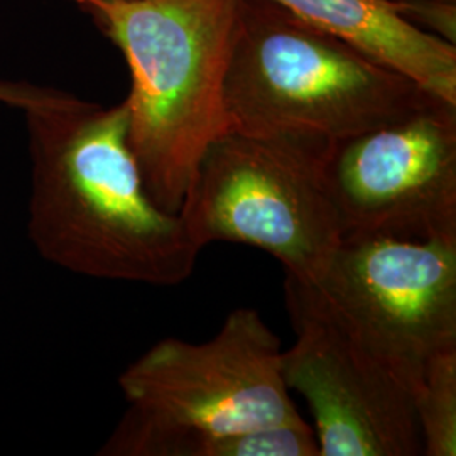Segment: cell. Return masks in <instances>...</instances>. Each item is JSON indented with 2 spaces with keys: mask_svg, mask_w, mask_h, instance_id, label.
I'll list each match as a JSON object with an SVG mask.
<instances>
[{
  "mask_svg": "<svg viewBox=\"0 0 456 456\" xmlns=\"http://www.w3.org/2000/svg\"><path fill=\"white\" fill-rule=\"evenodd\" d=\"M127 403L100 456H200L208 441L299 416L276 333L233 310L203 343L163 338L118 377Z\"/></svg>",
  "mask_w": 456,
  "mask_h": 456,
  "instance_id": "4",
  "label": "cell"
},
{
  "mask_svg": "<svg viewBox=\"0 0 456 456\" xmlns=\"http://www.w3.org/2000/svg\"><path fill=\"white\" fill-rule=\"evenodd\" d=\"M325 169L345 235L456 239V103L429 97L338 142Z\"/></svg>",
  "mask_w": 456,
  "mask_h": 456,
  "instance_id": "7",
  "label": "cell"
},
{
  "mask_svg": "<svg viewBox=\"0 0 456 456\" xmlns=\"http://www.w3.org/2000/svg\"><path fill=\"white\" fill-rule=\"evenodd\" d=\"M397 16L424 33L456 45V0H391Z\"/></svg>",
  "mask_w": 456,
  "mask_h": 456,
  "instance_id": "12",
  "label": "cell"
},
{
  "mask_svg": "<svg viewBox=\"0 0 456 456\" xmlns=\"http://www.w3.org/2000/svg\"><path fill=\"white\" fill-rule=\"evenodd\" d=\"M433 97L271 0H239L224 85L228 131L330 152Z\"/></svg>",
  "mask_w": 456,
  "mask_h": 456,
  "instance_id": "3",
  "label": "cell"
},
{
  "mask_svg": "<svg viewBox=\"0 0 456 456\" xmlns=\"http://www.w3.org/2000/svg\"><path fill=\"white\" fill-rule=\"evenodd\" d=\"M311 26L337 34L433 97L456 103V45L397 16L391 0H271Z\"/></svg>",
  "mask_w": 456,
  "mask_h": 456,
  "instance_id": "9",
  "label": "cell"
},
{
  "mask_svg": "<svg viewBox=\"0 0 456 456\" xmlns=\"http://www.w3.org/2000/svg\"><path fill=\"white\" fill-rule=\"evenodd\" d=\"M326 151L228 131L201 158L181 208L203 248L233 242L265 250L310 282L345 239L326 176Z\"/></svg>",
  "mask_w": 456,
  "mask_h": 456,
  "instance_id": "5",
  "label": "cell"
},
{
  "mask_svg": "<svg viewBox=\"0 0 456 456\" xmlns=\"http://www.w3.org/2000/svg\"><path fill=\"white\" fill-rule=\"evenodd\" d=\"M424 456L456 455V350L431 360L411 386Z\"/></svg>",
  "mask_w": 456,
  "mask_h": 456,
  "instance_id": "10",
  "label": "cell"
},
{
  "mask_svg": "<svg viewBox=\"0 0 456 456\" xmlns=\"http://www.w3.org/2000/svg\"><path fill=\"white\" fill-rule=\"evenodd\" d=\"M20 112L31 159L28 235L45 261L156 288L191 277L201 248L181 213L147 195L126 100L103 107L56 90Z\"/></svg>",
  "mask_w": 456,
  "mask_h": 456,
  "instance_id": "1",
  "label": "cell"
},
{
  "mask_svg": "<svg viewBox=\"0 0 456 456\" xmlns=\"http://www.w3.org/2000/svg\"><path fill=\"white\" fill-rule=\"evenodd\" d=\"M306 284L409 389L431 360L456 350V239L345 235Z\"/></svg>",
  "mask_w": 456,
  "mask_h": 456,
  "instance_id": "6",
  "label": "cell"
},
{
  "mask_svg": "<svg viewBox=\"0 0 456 456\" xmlns=\"http://www.w3.org/2000/svg\"><path fill=\"white\" fill-rule=\"evenodd\" d=\"M131 73L129 144L147 195L180 213L201 158L228 132L224 85L239 0H71Z\"/></svg>",
  "mask_w": 456,
  "mask_h": 456,
  "instance_id": "2",
  "label": "cell"
},
{
  "mask_svg": "<svg viewBox=\"0 0 456 456\" xmlns=\"http://www.w3.org/2000/svg\"><path fill=\"white\" fill-rule=\"evenodd\" d=\"M296 342L282 375L314 418L320 456L423 455L408 384L338 325L306 282L286 274Z\"/></svg>",
  "mask_w": 456,
  "mask_h": 456,
  "instance_id": "8",
  "label": "cell"
},
{
  "mask_svg": "<svg viewBox=\"0 0 456 456\" xmlns=\"http://www.w3.org/2000/svg\"><path fill=\"white\" fill-rule=\"evenodd\" d=\"M200 456H320V448L314 429L301 419L215 438Z\"/></svg>",
  "mask_w": 456,
  "mask_h": 456,
  "instance_id": "11",
  "label": "cell"
},
{
  "mask_svg": "<svg viewBox=\"0 0 456 456\" xmlns=\"http://www.w3.org/2000/svg\"><path fill=\"white\" fill-rule=\"evenodd\" d=\"M54 92L56 88L41 86L24 80L0 78V103L17 110H24L34 103H39L51 97Z\"/></svg>",
  "mask_w": 456,
  "mask_h": 456,
  "instance_id": "13",
  "label": "cell"
}]
</instances>
